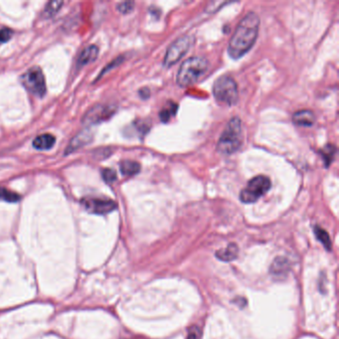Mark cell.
I'll return each mask as SVG.
<instances>
[{
  "instance_id": "1",
  "label": "cell",
  "mask_w": 339,
  "mask_h": 339,
  "mask_svg": "<svg viewBox=\"0 0 339 339\" xmlns=\"http://www.w3.org/2000/svg\"><path fill=\"white\" fill-rule=\"evenodd\" d=\"M260 18L255 12H249L241 20L228 45L231 58L239 59L250 51L258 38Z\"/></svg>"
},
{
  "instance_id": "2",
  "label": "cell",
  "mask_w": 339,
  "mask_h": 339,
  "mask_svg": "<svg viewBox=\"0 0 339 339\" xmlns=\"http://www.w3.org/2000/svg\"><path fill=\"white\" fill-rule=\"evenodd\" d=\"M209 62L204 57H191L183 62L177 76V85L181 88L195 84L208 70Z\"/></svg>"
},
{
  "instance_id": "3",
  "label": "cell",
  "mask_w": 339,
  "mask_h": 339,
  "mask_svg": "<svg viewBox=\"0 0 339 339\" xmlns=\"http://www.w3.org/2000/svg\"><path fill=\"white\" fill-rule=\"evenodd\" d=\"M243 142L242 123L239 118H233L227 124L217 144V150L223 154L236 153Z\"/></svg>"
},
{
  "instance_id": "4",
  "label": "cell",
  "mask_w": 339,
  "mask_h": 339,
  "mask_svg": "<svg viewBox=\"0 0 339 339\" xmlns=\"http://www.w3.org/2000/svg\"><path fill=\"white\" fill-rule=\"evenodd\" d=\"M213 93L218 103L227 106L236 105L239 98L236 81L227 75L218 78L214 83Z\"/></svg>"
},
{
  "instance_id": "5",
  "label": "cell",
  "mask_w": 339,
  "mask_h": 339,
  "mask_svg": "<svg viewBox=\"0 0 339 339\" xmlns=\"http://www.w3.org/2000/svg\"><path fill=\"white\" fill-rule=\"evenodd\" d=\"M272 186L271 180L265 175H258L252 178L247 186L241 191L240 200L243 203H254L263 197Z\"/></svg>"
},
{
  "instance_id": "6",
  "label": "cell",
  "mask_w": 339,
  "mask_h": 339,
  "mask_svg": "<svg viewBox=\"0 0 339 339\" xmlns=\"http://www.w3.org/2000/svg\"><path fill=\"white\" fill-rule=\"evenodd\" d=\"M194 43V38L191 35H184L173 42L166 52L163 60L165 67H170L178 62L190 49V47Z\"/></svg>"
},
{
  "instance_id": "7",
  "label": "cell",
  "mask_w": 339,
  "mask_h": 339,
  "mask_svg": "<svg viewBox=\"0 0 339 339\" xmlns=\"http://www.w3.org/2000/svg\"><path fill=\"white\" fill-rule=\"evenodd\" d=\"M22 84L33 94L43 96L46 93V81L43 72L38 67L29 69L22 77Z\"/></svg>"
},
{
  "instance_id": "8",
  "label": "cell",
  "mask_w": 339,
  "mask_h": 339,
  "mask_svg": "<svg viewBox=\"0 0 339 339\" xmlns=\"http://www.w3.org/2000/svg\"><path fill=\"white\" fill-rule=\"evenodd\" d=\"M82 205L90 213L98 215L111 213L117 208V204L113 200L101 198H84L82 200Z\"/></svg>"
},
{
  "instance_id": "9",
  "label": "cell",
  "mask_w": 339,
  "mask_h": 339,
  "mask_svg": "<svg viewBox=\"0 0 339 339\" xmlns=\"http://www.w3.org/2000/svg\"><path fill=\"white\" fill-rule=\"evenodd\" d=\"M116 113V108L111 105H96L92 108L84 118L87 124H95L108 121Z\"/></svg>"
},
{
  "instance_id": "10",
  "label": "cell",
  "mask_w": 339,
  "mask_h": 339,
  "mask_svg": "<svg viewBox=\"0 0 339 339\" xmlns=\"http://www.w3.org/2000/svg\"><path fill=\"white\" fill-rule=\"evenodd\" d=\"M99 54V48L98 46L95 45H90L88 47H86L85 49L81 52L78 60H77V65L79 67H83L86 66L90 63H92V61H94L98 57Z\"/></svg>"
},
{
  "instance_id": "11",
  "label": "cell",
  "mask_w": 339,
  "mask_h": 339,
  "mask_svg": "<svg viewBox=\"0 0 339 339\" xmlns=\"http://www.w3.org/2000/svg\"><path fill=\"white\" fill-rule=\"evenodd\" d=\"M293 122L300 126H311L315 122V117L311 111L302 110L298 111L293 116Z\"/></svg>"
},
{
  "instance_id": "12",
  "label": "cell",
  "mask_w": 339,
  "mask_h": 339,
  "mask_svg": "<svg viewBox=\"0 0 339 339\" xmlns=\"http://www.w3.org/2000/svg\"><path fill=\"white\" fill-rule=\"evenodd\" d=\"M55 141L56 138L54 135L49 133H44L35 137V139L33 140V147L38 151H47L53 147L55 144Z\"/></svg>"
},
{
  "instance_id": "13",
  "label": "cell",
  "mask_w": 339,
  "mask_h": 339,
  "mask_svg": "<svg viewBox=\"0 0 339 339\" xmlns=\"http://www.w3.org/2000/svg\"><path fill=\"white\" fill-rule=\"evenodd\" d=\"M92 138V134L88 131V130H84L82 132H80L77 136H75L67 149L68 153H72L73 151H76L82 147H84L85 144H87Z\"/></svg>"
},
{
  "instance_id": "14",
  "label": "cell",
  "mask_w": 339,
  "mask_h": 339,
  "mask_svg": "<svg viewBox=\"0 0 339 339\" xmlns=\"http://www.w3.org/2000/svg\"><path fill=\"white\" fill-rule=\"evenodd\" d=\"M239 254V249L238 246L235 244H230L228 247H226L225 249L219 250L216 253V256L219 260L224 261V262H231L234 261Z\"/></svg>"
},
{
  "instance_id": "15",
  "label": "cell",
  "mask_w": 339,
  "mask_h": 339,
  "mask_svg": "<svg viewBox=\"0 0 339 339\" xmlns=\"http://www.w3.org/2000/svg\"><path fill=\"white\" fill-rule=\"evenodd\" d=\"M121 171L125 176H133L137 174L140 170V165L136 161L132 160H123L120 164Z\"/></svg>"
},
{
  "instance_id": "16",
  "label": "cell",
  "mask_w": 339,
  "mask_h": 339,
  "mask_svg": "<svg viewBox=\"0 0 339 339\" xmlns=\"http://www.w3.org/2000/svg\"><path fill=\"white\" fill-rule=\"evenodd\" d=\"M319 154H321V156L324 160L325 166L328 167L330 165V163L333 161L334 155L336 154V148L334 147L333 144H327L322 150H320Z\"/></svg>"
},
{
  "instance_id": "17",
  "label": "cell",
  "mask_w": 339,
  "mask_h": 339,
  "mask_svg": "<svg viewBox=\"0 0 339 339\" xmlns=\"http://www.w3.org/2000/svg\"><path fill=\"white\" fill-rule=\"evenodd\" d=\"M21 199L20 195L17 194V193L5 188V187H1L0 186V200L2 201H6V202H17Z\"/></svg>"
},
{
  "instance_id": "18",
  "label": "cell",
  "mask_w": 339,
  "mask_h": 339,
  "mask_svg": "<svg viewBox=\"0 0 339 339\" xmlns=\"http://www.w3.org/2000/svg\"><path fill=\"white\" fill-rule=\"evenodd\" d=\"M314 234H315L316 238L321 242L322 245L326 248V250L329 251L331 248V242H330V238H329L328 233L325 230L316 226V227H314Z\"/></svg>"
},
{
  "instance_id": "19",
  "label": "cell",
  "mask_w": 339,
  "mask_h": 339,
  "mask_svg": "<svg viewBox=\"0 0 339 339\" xmlns=\"http://www.w3.org/2000/svg\"><path fill=\"white\" fill-rule=\"evenodd\" d=\"M176 111L177 105L175 103H168V105L164 109H162L159 114L161 122L167 123L171 119V117H173L176 114Z\"/></svg>"
},
{
  "instance_id": "20",
  "label": "cell",
  "mask_w": 339,
  "mask_h": 339,
  "mask_svg": "<svg viewBox=\"0 0 339 339\" xmlns=\"http://www.w3.org/2000/svg\"><path fill=\"white\" fill-rule=\"evenodd\" d=\"M62 5H63V1H50L45 6L43 15H45L46 17H52L59 11Z\"/></svg>"
},
{
  "instance_id": "21",
  "label": "cell",
  "mask_w": 339,
  "mask_h": 339,
  "mask_svg": "<svg viewBox=\"0 0 339 339\" xmlns=\"http://www.w3.org/2000/svg\"><path fill=\"white\" fill-rule=\"evenodd\" d=\"M102 175H103L104 180L109 184H111L117 180V173L113 169H110V168L103 169Z\"/></svg>"
},
{
  "instance_id": "22",
  "label": "cell",
  "mask_w": 339,
  "mask_h": 339,
  "mask_svg": "<svg viewBox=\"0 0 339 339\" xmlns=\"http://www.w3.org/2000/svg\"><path fill=\"white\" fill-rule=\"evenodd\" d=\"M134 6V2L132 1H124V2H121L118 4V10L120 12H122L123 14H127L130 11H132Z\"/></svg>"
},
{
  "instance_id": "23",
  "label": "cell",
  "mask_w": 339,
  "mask_h": 339,
  "mask_svg": "<svg viewBox=\"0 0 339 339\" xmlns=\"http://www.w3.org/2000/svg\"><path fill=\"white\" fill-rule=\"evenodd\" d=\"M13 31L9 28H2L0 30V42L1 43H5L7 41L10 40V38L12 37Z\"/></svg>"
},
{
  "instance_id": "24",
  "label": "cell",
  "mask_w": 339,
  "mask_h": 339,
  "mask_svg": "<svg viewBox=\"0 0 339 339\" xmlns=\"http://www.w3.org/2000/svg\"><path fill=\"white\" fill-rule=\"evenodd\" d=\"M201 336V331L198 327H193L189 330L186 339H199Z\"/></svg>"
},
{
  "instance_id": "25",
  "label": "cell",
  "mask_w": 339,
  "mask_h": 339,
  "mask_svg": "<svg viewBox=\"0 0 339 339\" xmlns=\"http://www.w3.org/2000/svg\"><path fill=\"white\" fill-rule=\"evenodd\" d=\"M139 94L141 95V98H143V99H148L149 96H150V90L147 89V88L141 89V90L139 91Z\"/></svg>"
}]
</instances>
